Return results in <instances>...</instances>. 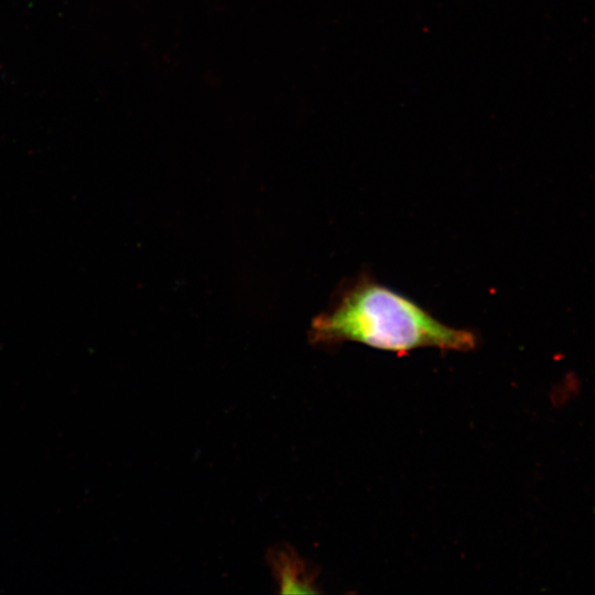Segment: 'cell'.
Wrapping results in <instances>:
<instances>
[{"label":"cell","instance_id":"7a4b0ae2","mask_svg":"<svg viewBox=\"0 0 595 595\" xmlns=\"http://www.w3.org/2000/svg\"><path fill=\"white\" fill-rule=\"evenodd\" d=\"M271 566L282 593H314L311 578L303 563L288 549L271 553Z\"/></svg>","mask_w":595,"mask_h":595},{"label":"cell","instance_id":"6da1fadb","mask_svg":"<svg viewBox=\"0 0 595 595\" xmlns=\"http://www.w3.org/2000/svg\"><path fill=\"white\" fill-rule=\"evenodd\" d=\"M310 337L320 345L353 342L398 355L426 347L468 351L478 342L470 329L444 324L367 271L338 288L328 310L313 320Z\"/></svg>","mask_w":595,"mask_h":595}]
</instances>
